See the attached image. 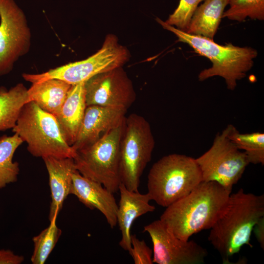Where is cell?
<instances>
[{"mask_svg":"<svg viewBox=\"0 0 264 264\" xmlns=\"http://www.w3.org/2000/svg\"><path fill=\"white\" fill-rule=\"evenodd\" d=\"M264 217V196L246 193L242 188L230 194L208 238L224 262L250 243L254 227Z\"/></svg>","mask_w":264,"mask_h":264,"instance_id":"cell-1","label":"cell"},{"mask_svg":"<svg viewBox=\"0 0 264 264\" xmlns=\"http://www.w3.org/2000/svg\"><path fill=\"white\" fill-rule=\"evenodd\" d=\"M231 191L214 181L201 182L189 194L166 208L160 220L181 240L210 229Z\"/></svg>","mask_w":264,"mask_h":264,"instance_id":"cell-2","label":"cell"},{"mask_svg":"<svg viewBox=\"0 0 264 264\" xmlns=\"http://www.w3.org/2000/svg\"><path fill=\"white\" fill-rule=\"evenodd\" d=\"M156 21L164 29L173 33L177 41L188 44L196 52L208 58L212 63L209 68L198 74L200 81L214 76L223 78L228 89L234 90L237 82L244 78L254 65L258 51L250 47H240L231 43L220 45L213 40L192 35L167 24L157 18Z\"/></svg>","mask_w":264,"mask_h":264,"instance_id":"cell-3","label":"cell"},{"mask_svg":"<svg viewBox=\"0 0 264 264\" xmlns=\"http://www.w3.org/2000/svg\"><path fill=\"white\" fill-rule=\"evenodd\" d=\"M202 181L195 158L170 154L163 156L150 169L147 193L151 200L166 208L187 196Z\"/></svg>","mask_w":264,"mask_h":264,"instance_id":"cell-4","label":"cell"},{"mask_svg":"<svg viewBox=\"0 0 264 264\" xmlns=\"http://www.w3.org/2000/svg\"><path fill=\"white\" fill-rule=\"evenodd\" d=\"M12 131L27 144L37 157H73L75 152L66 141L56 117L29 101L22 107Z\"/></svg>","mask_w":264,"mask_h":264,"instance_id":"cell-5","label":"cell"},{"mask_svg":"<svg viewBox=\"0 0 264 264\" xmlns=\"http://www.w3.org/2000/svg\"><path fill=\"white\" fill-rule=\"evenodd\" d=\"M154 145L150 125L144 117L136 113L126 117L119 146V175L121 183L128 190L138 192Z\"/></svg>","mask_w":264,"mask_h":264,"instance_id":"cell-6","label":"cell"},{"mask_svg":"<svg viewBox=\"0 0 264 264\" xmlns=\"http://www.w3.org/2000/svg\"><path fill=\"white\" fill-rule=\"evenodd\" d=\"M124 123L94 143L75 151L73 157L81 175L100 183L112 193L119 191L121 183L119 146Z\"/></svg>","mask_w":264,"mask_h":264,"instance_id":"cell-7","label":"cell"},{"mask_svg":"<svg viewBox=\"0 0 264 264\" xmlns=\"http://www.w3.org/2000/svg\"><path fill=\"white\" fill-rule=\"evenodd\" d=\"M130 57L128 49L119 43L116 36L108 34L101 48L88 58L42 73H23L22 77L31 83L48 79H58L74 85L86 82L98 74L123 66Z\"/></svg>","mask_w":264,"mask_h":264,"instance_id":"cell-8","label":"cell"},{"mask_svg":"<svg viewBox=\"0 0 264 264\" xmlns=\"http://www.w3.org/2000/svg\"><path fill=\"white\" fill-rule=\"evenodd\" d=\"M195 159L203 181L216 182L231 191L250 164L244 153L228 137L226 128L217 133L207 151Z\"/></svg>","mask_w":264,"mask_h":264,"instance_id":"cell-9","label":"cell"},{"mask_svg":"<svg viewBox=\"0 0 264 264\" xmlns=\"http://www.w3.org/2000/svg\"><path fill=\"white\" fill-rule=\"evenodd\" d=\"M31 37L25 15L15 0H0V76L28 53Z\"/></svg>","mask_w":264,"mask_h":264,"instance_id":"cell-10","label":"cell"},{"mask_svg":"<svg viewBox=\"0 0 264 264\" xmlns=\"http://www.w3.org/2000/svg\"><path fill=\"white\" fill-rule=\"evenodd\" d=\"M153 244V263L201 264L208 255L206 249L194 241L177 238L160 219L144 226Z\"/></svg>","mask_w":264,"mask_h":264,"instance_id":"cell-11","label":"cell"},{"mask_svg":"<svg viewBox=\"0 0 264 264\" xmlns=\"http://www.w3.org/2000/svg\"><path fill=\"white\" fill-rule=\"evenodd\" d=\"M87 106L128 110L136 99L131 80L123 69L117 67L98 74L85 83Z\"/></svg>","mask_w":264,"mask_h":264,"instance_id":"cell-12","label":"cell"},{"mask_svg":"<svg viewBox=\"0 0 264 264\" xmlns=\"http://www.w3.org/2000/svg\"><path fill=\"white\" fill-rule=\"evenodd\" d=\"M127 110L123 108L88 106L76 141L71 146L74 151L94 143L122 124Z\"/></svg>","mask_w":264,"mask_h":264,"instance_id":"cell-13","label":"cell"},{"mask_svg":"<svg viewBox=\"0 0 264 264\" xmlns=\"http://www.w3.org/2000/svg\"><path fill=\"white\" fill-rule=\"evenodd\" d=\"M72 179L70 194L75 196L87 207L99 210L113 228L117 224L118 209L113 193L100 183L84 176L77 170L73 173Z\"/></svg>","mask_w":264,"mask_h":264,"instance_id":"cell-14","label":"cell"},{"mask_svg":"<svg viewBox=\"0 0 264 264\" xmlns=\"http://www.w3.org/2000/svg\"><path fill=\"white\" fill-rule=\"evenodd\" d=\"M119 191L117 222L122 235L119 245L130 254L132 249L130 231L134 221L147 213L153 212L155 208L149 203L151 198L148 193L142 194L130 191L122 183Z\"/></svg>","mask_w":264,"mask_h":264,"instance_id":"cell-15","label":"cell"},{"mask_svg":"<svg viewBox=\"0 0 264 264\" xmlns=\"http://www.w3.org/2000/svg\"><path fill=\"white\" fill-rule=\"evenodd\" d=\"M49 177L51 202L49 221L57 219L64 201L70 194L72 176L76 170L72 157L47 156L43 158Z\"/></svg>","mask_w":264,"mask_h":264,"instance_id":"cell-16","label":"cell"},{"mask_svg":"<svg viewBox=\"0 0 264 264\" xmlns=\"http://www.w3.org/2000/svg\"><path fill=\"white\" fill-rule=\"evenodd\" d=\"M85 83L71 86L56 117L62 134L71 146L76 141L87 107Z\"/></svg>","mask_w":264,"mask_h":264,"instance_id":"cell-17","label":"cell"},{"mask_svg":"<svg viewBox=\"0 0 264 264\" xmlns=\"http://www.w3.org/2000/svg\"><path fill=\"white\" fill-rule=\"evenodd\" d=\"M71 86L58 79H48L32 83L27 89L28 102H34L42 110L56 117Z\"/></svg>","mask_w":264,"mask_h":264,"instance_id":"cell-18","label":"cell"},{"mask_svg":"<svg viewBox=\"0 0 264 264\" xmlns=\"http://www.w3.org/2000/svg\"><path fill=\"white\" fill-rule=\"evenodd\" d=\"M230 0H204L194 13L187 33L213 40Z\"/></svg>","mask_w":264,"mask_h":264,"instance_id":"cell-19","label":"cell"},{"mask_svg":"<svg viewBox=\"0 0 264 264\" xmlns=\"http://www.w3.org/2000/svg\"><path fill=\"white\" fill-rule=\"evenodd\" d=\"M28 102L27 89L23 84L9 90L0 88V131L14 127L22 107Z\"/></svg>","mask_w":264,"mask_h":264,"instance_id":"cell-20","label":"cell"},{"mask_svg":"<svg viewBox=\"0 0 264 264\" xmlns=\"http://www.w3.org/2000/svg\"><path fill=\"white\" fill-rule=\"evenodd\" d=\"M23 141L16 133L0 137V189L17 181L20 172L19 163L13 161L16 150Z\"/></svg>","mask_w":264,"mask_h":264,"instance_id":"cell-21","label":"cell"},{"mask_svg":"<svg viewBox=\"0 0 264 264\" xmlns=\"http://www.w3.org/2000/svg\"><path fill=\"white\" fill-rule=\"evenodd\" d=\"M227 136L246 154L249 163L264 164V134L260 132L241 133L232 125L226 127Z\"/></svg>","mask_w":264,"mask_h":264,"instance_id":"cell-22","label":"cell"},{"mask_svg":"<svg viewBox=\"0 0 264 264\" xmlns=\"http://www.w3.org/2000/svg\"><path fill=\"white\" fill-rule=\"evenodd\" d=\"M56 220L50 221L47 228L33 238L34 249L31 257L33 264H44L58 242L62 231L57 226Z\"/></svg>","mask_w":264,"mask_h":264,"instance_id":"cell-23","label":"cell"},{"mask_svg":"<svg viewBox=\"0 0 264 264\" xmlns=\"http://www.w3.org/2000/svg\"><path fill=\"white\" fill-rule=\"evenodd\" d=\"M229 7L223 12L222 18L242 22L247 18L264 20V0H230Z\"/></svg>","mask_w":264,"mask_h":264,"instance_id":"cell-24","label":"cell"},{"mask_svg":"<svg viewBox=\"0 0 264 264\" xmlns=\"http://www.w3.org/2000/svg\"><path fill=\"white\" fill-rule=\"evenodd\" d=\"M204 0H180L177 8L165 22L185 32L199 4Z\"/></svg>","mask_w":264,"mask_h":264,"instance_id":"cell-25","label":"cell"},{"mask_svg":"<svg viewBox=\"0 0 264 264\" xmlns=\"http://www.w3.org/2000/svg\"><path fill=\"white\" fill-rule=\"evenodd\" d=\"M132 249L130 254L132 257L135 264H153L152 250L144 240H139L135 234L131 235Z\"/></svg>","mask_w":264,"mask_h":264,"instance_id":"cell-26","label":"cell"},{"mask_svg":"<svg viewBox=\"0 0 264 264\" xmlns=\"http://www.w3.org/2000/svg\"><path fill=\"white\" fill-rule=\"evenodd\" d=\"M23 261V256L9 249H0V264H21Z\"/></svg>","mask_w":264,"mask_h":264,"instance_id":"cell-27","label":"cell"},{"mask_svg":"<svg viewBox=\"0 0 264 264\" xmlns=\"http://www.w3.org/2000/svg\"><path fill=\"white\" fill-rule=\"evenodd\" d=\"M261 247H264V217L261 218L254 227L253 230Z\"/></svg>","mask_w":264,"mask_h":264,"instance_id":"cell-28","label":"cell"}]
</instances>
